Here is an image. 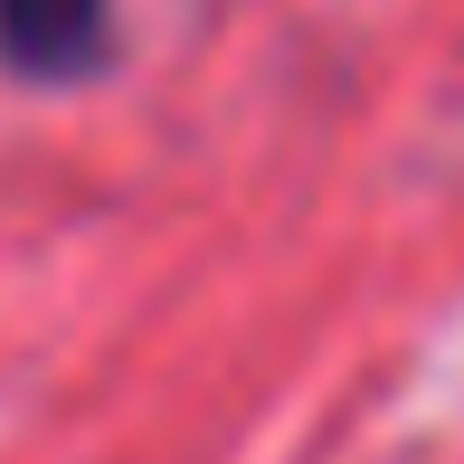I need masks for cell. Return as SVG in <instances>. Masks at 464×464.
<instances>
[{
  "mask_svg": "<svg viewBox=\"0 0 464 464\" xmlns=\"http://www.w3.org/2000/svg\"><path fill=\"white\" fill-rule=\"evenodd\" d=\"M104 38V0H0V57L19 76H76Z\"/></svg>",
  "mask_w": 464,
  "mask_h": 464,
  "instance_id": "cell-1",
  "label": "cell"
}]
</instances>
